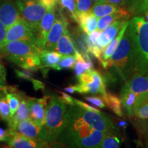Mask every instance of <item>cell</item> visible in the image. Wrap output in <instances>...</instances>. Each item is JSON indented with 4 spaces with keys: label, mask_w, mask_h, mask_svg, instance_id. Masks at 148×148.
<instances>
[{
    "label": "cell",
    "mask_w": 148,
    "mask_h": 148,
    "mask_svg": "<svg viewBox=\"0 0 148 148\" xmlns=\"http://www.w3.org/2000/svg\"><path fill=\"white\" fill-rule=\"evenodd\" d=\"M128 21H127L125 22L124 25L122 26L121 29L119 30V32H118V34H116V36L114 37L113 39L112 40V41L104 48V49H103L102 51V53H101V60H108V59L112 56V53H113L114 51H115L116 48L117 47L118 45H119L122 36H123V34H124L125 30H126L127 25H128Z\"/></svg>",
    "instance_id": "obj_27"
},
{
    "label": "cell",
    "mask_w": 148,
    "mask_h": 148,
    "mask_svg": "<svg viewBox=\"0 0 148 148\" xmlns=\"http://www.w3.org/2000/svg\"><path fill=\"white\" fill-rule=\"evenodd\" d=\"M7 28L4 26V25L0 21V44L2 41L3 38H4L5 34L6 33Z\"/></svg>",
    "instance_id": "obj_45"
},
{
    "label": "cell",
    "mask_w": 148,
    "mask_h": 148,
    "mask_svg": "<svg viewBox=\"0 0 148 148\" xmlns=\"http://www.w3.org/2000/svg\"><path fill=\"white\" fill-rule=\"evenodd\" d=\"M92 1H93V2L95 3V2H97L98 1H99V0H92Z\"/></svg>",
    "instance_id": "obj_52"
},
{
    "label": "cell",
    "mask_w": 148,
    "mask_h": 148,
    "mask_svg": "<svg viewBox=\"0 0 148 148\" xmlns=\"http://www.w3.org/2000/svg\"><path fill=\"white\" fill-rule=\"evenodd\" d=\"M147 75H148V71H147Z\"/></svg>",
    "instance_id": "obj_53"
},
{
    "label": "cell",
    "mask_w": 148,
    "mask_h": 148,
    "mask_svg": "<svg viewBox=\"0 0 148 148\" xmlns=\"http://www.w3.org/2000/svg\"><path fill=\"white\" fill-rule=\"evenodd\" d=\"M78 84L75 85L76 92L80 94L106 93V83L99 72L92 69L77 76Z\"/></svg>",
    "instance_id": "obj_6"
},
{
    "label": "cell",
    "mask_w": 148,
    "mask_h": 148,
    "mask_svg": "<svg viewBox=\"0 0 148 148\" xmlns=\"http://www.w3.org/2000/svg\"><path fill=\"white\" fill-rule=\"evenodd\" d=\"M7 143L9 147L12 148H41L49 145L45 141L32 139L18 133H14Z\"/></svg>",
    "instance_id": "obj_16"
},
{
    "label": "cell",
    "mask_w": 148,
    "mask_h": 148,
    "mask_svg": "<svg viewBox=\"0 0 148 148\" xmlns=\"http://www.w3.org/2000/svg\"><path fill=\"white\" fill-rule=\"evenodd\" d=\"M64 90H66L68 92H70V93H74L75 92H76L75 86H69L68 87L64 88Z\"/></svg>",
    "instance_id": "obj_48"
},
{
    "label": "cell",
    "mask_w": 148,
    "mask_h": 148,
    "mask_svg": "<svg viewBox=\"0 0 148 148\" xmlns=\"http://www.w3.org/2000/svg\"><path fill=\"white\" fill-rule=\"evenodd\" d=\"M84 99L99 108H104L106 107V104L103 102L102 98L99 96H86V97H84Z\"/></svg>",
    "instance_id": "obj_36"
},
{
    "label": "cell",
    "mask_w": 148,
    "mask_h": 148,
    "mask_svg": "<svg viewBox=\"0 0 148 148\" xmlns=\"http://www.w3.org/2000/svg\"><path fill=\"white\" fill-rule=\"evenodd\" d=\"M119 136V127L113 125L108 131H106V134L98 148L119 147L121 145V140Z\"/></svg>",
    "instance_id": "obj_25"
},
{
    "label": "cell",
    "mask_w": 148,
    "mask_h": 148,
    "mask_svg": "<svg viewBox=\"0 0 148 148\" xmlns=\"http://www.w3.org/2000/svg\"><path fill=\"white\" fill-rule=\"evenodd\" d=\"M77 106L79 114L84 121L94 129L102 132H106L114 125L113 122L109 118V116L102 112H96L88 111L80 108L78 106Z\"/></svg>",
    "instance_id": "obj_9"
},
{
    "label": "cell",
    "mask_w": 148,
    "mask_h": 148,
    "mask_svg": "<svg viewBox=\"0 0 148 148\" xmlns=\"http://www.w3.org/2000/svg\"><path fill=\"white\" fill-rule=\"evenodd\" d=\"M61 8L66 9L68 11L72 19L77 23V13L76 5L74 0H59Z\"/></svg>",
    "instance_id": "obj_33"
},
{
    "label": "cell",
    "mask_w": 148,
    "mask_h": 148,
    "mask_svg": "<svg viewBox=\"0 0 148 148\" xmlns=\"http://www.w3.org/2000/svg\"><path fill=\"white\" fill-rule=\"evenodd\" d=\"M62 56V54L55 50L42 49L40 53V69L51 68V69H56Z\"/></svg>",
    "instance_id": "obj_22"
},
{
    "label": "cell",
    "mask_w": 148,
    "mask_h": 148,
    "mask_svg": "<svg viewBox=\"0 0 148 148\" xmlns=\"http://www.w3.org/2000/svg\"><path fill=\"white\" fill-rule=\"evenodd\" d=\"M42 49L34 42L28 40H14L0 46V56L10 62L16 59L24 58L32 53H40Z\"/></svg>",
    "instance_id": "obj_7"
},
{
    "label": "cell",
    "mask_w": 148,
    "mask_h": 148,
    "mask_svg": "<svg viewBox=\"0 0 148 148\" xmlns=\"http://www.w3.org/2000/svg\"><path fill=\"white\" fill-rule=\"evenodd\" d=\"M135 0H125V2H126V8H127L128 7L130 6L134 2Z\"/></svg>",
    "instance_id": "obj_51"
},
{
    "label": "cell",
    "mask_w": 148,
    "mask_h": 148,
    "mask_svg": "<svg viewBox=\"0 0 148 148\" xmlns=\"http://www.w3.org/2000/svg\"><path fill=\"white\" fill-rule=\"evenodd\" d=\"M134 117L148 119V92L140 93L136 96L133 105Z\"/></svg>",
    "instance_id": "obj_24"
},
{
    "label": "cell",
    "mask_w": 148,
    "mask_h": 148,
    "mask_svg": "<svg viewBox=\"0 0 148 148\" xmlns=\"http://www.w3.org/2000/svg\"><path fill=\"white\" fill-rule=\"evenodd\" d=\"M97 21L98 18L90 11L77 12V23L79 24V28L86 34L88 35L90 32L97 29Z\"/></svg>",
    "instance_id": "obj_19"
},
{
    "label": "cell",
    "mask_w": 148,
    "mask_h": 148,
    "mask_svg": "<svg viewBox=\"0 0 148 148\" xmlns=\"http://www.w3.org/2000/svg\"><path fill=\"white\" fill-rule=\"evenodd\" d=\"M76 49L77 48L74 42L72 34L66 27L57 42L54 50L62 56H66L74 55Z\"/></svg>",
    "instance_id": "obj_18"
},
{
    "label": "cell",
    "mask_w": 148,
    "mask_h": 148,
    "mask_svg": "<svg viewBox=\"0 0 148 148\" xmlns=\"http://www.w3.org/2000/svg\"><path fill=\"white\" fill-rule=\"evenodd\" d=\"M28 40L36 44V35L29 23L23 18H19L6 30L0 46L14 40Z\"/></svg>",
    "instance_id": "obj_8"
},
{
    "label": "cell",
    "mask_w": 148,
    "mask_h": 148,
    "mask_svg": "<svg viewBox=\"0 0 148 148\" xmlns=\"http://www.w3.org/2000/svg\"><path fill=\"white\" fill-rule=\"evenodd\" d=\"M127 9L131 15H141L144 12L148 11V0H135Z\"/></svg>",
    "instance_id": "obj_31"
},
{
    "label": "cell",
    "mask_w": 148,
    "mask_h": 148,
    "mask_svg": "<svg viewBox=\"0 0 148 148\" xmlns=\"http://www.w3.org/2000/svg\"><path fill=\"white\" fill-rule=\"evenodd\" d=\"M56 16V8L48 9L40 22L36 34V45L42 50L45 47L48 34L54 22Z\"/></svg>",
    "instance_id": "obj_14"
},
{
    "label": "cell",
    "mask_w": 148,
    "mask_h": 148,
    "mask_svg": "<svg viewBox=\"0 0 148 148\" xmlns=\"http://www.w3.org/2000/svg\"><path fill=\"white\" fill-rule=\"evenodd\" d=\"M127 126V123L125 121H121L118 123V127H121L122 129H125Z\"/></svg>",
    "instance_id": "obj_49"
},
{
    "label": "cell",
    "mask_w": 148,
    "mask_h": 148,
    "mask_svg": "<svg viewBox=\"0 0 148 148\" xmlns=\"http://www.w3.org/2000/svg\"><path fill=\"white\" fill-rule=\"evenodd\" d=\"M68 26V21L66 18L59 12L58 16H56V18L51 26L47 40L43 49L46 50H54L56 45L60 37L63 34L64 29Z\"/></svg>",
    "instance_id": "obj_13"
},
{
    "label": "cell",
    "mask_w": 148,
    "mask_h": 148,
    "mask_svg": "<svg viewBox=\"0 0 148 148\" xmlns=\"http://www.w3.org/2000/svg\"><path fill=\"white\" fill-rule=\"evenodd\" d=\"M58 92L60 94V96H59V97H60V99H62L64 103H65L66 104L69 105V106L75 105V103H74V98L72 97L71 96L62 91H58Z\"/></svg>",
    "instance_id": "obj_39"
},
{
    "label": "cell",
    "mask_w": 148,
    "mask_h": 148,
    "mask_svg": "<svg viewBox=\"0 0 148 148\" xmlns=\"http://www.w3.org/2000/svg\"><path fill=\"white\" fill-rule=\"evenodd\" d=\"M135 128L137 131L140 138L143 141L146 147H148V119H140L136 118L134 121Z\"/></svg>",
    "instance_id": "obj_30"
},
{
    "label": "cell",
    "mask_w": 148,
    "mask_h": 148,
    "mask_svg": "<svg viewBox=\"0 0 148 148\" xmlns=\"http://www.w3.org/2000/svg\"><path fill=\"white\" fill-rule=\"evenodd\" d=\"M27 119H29V110L28 103H27V97L24 96L20 101L19 106H18L16 112L10 118V121L8 122V128L13 129L19 122Z\"/></svg>",
    "instance_id": "obj_21"
},
{
    "label": "cell",
    "mask_w": 148,
    "mask_h": 148,
    "mask_svg": "<svg viewBox=\"0 0 148 148\" xmlns=\"http://www.w3.org/2000/svg\"><path fill=\"white\" fill-rule=\"evenodd\" d=\"M74 56H75L76 61H75V64L73 69L74 71H75V75L77 77L85 71L93 69V65L87 63L85 61L83 55L77 49L75 50Z\"/></svg>",
    "instance_id": "obj_29"
},
{
    "label": "cell",
    "mask_w": 148,
    "mask_h": 148,
    "mask_svg": "<svg viewBox=\"0 0 148 148\" xmlns=\"http://www.w3.org/2000/svg\"><path fill=\"white\" fill-rule=\"evenodd\" d=\"M5 80L0 77V98L5 96Z\"/></svg>",
    "instance_id": "obj_47"
},
{
    "label": "cell",
    "mask_w": 148,
    "mask_h": 148,
    "mask_svg": "<svg viewBox=\"0 0 148 148\" xmlns=\"http://www.w3.org/2000/svg\"><path fill=\"white\" fill-rule=\"evenodd\" d=\"M0 118L7 123L11 118L10 107L5 96L0 98Z\"/></svg>",
    "instance_id": "obj_34"
},
{
    "label": "cell",
    "mask_w": 148,
    "mask_h": 148,
    "mask_svg": "<svg viewBox=\"0 0 148 148\" xmlns=\"http://www.w3.org/2000/svg\"><path fill=\"white\" fill-rule=\"evenodd\" d=\"M101 98L106 104V106H108L114 114L120 117L123 116L121 100L117 96L111 92H106V93L101 95Z\"/></svg>",
    "instance_id": "obj_28"
},
{
    "label": "cell",
    "mask_w": 148,
    "mask_h": 148,
    "mask_svg": "<svg viewBox=\"0 0 148 148\" xmlns=\"http://www.w3.org/2000/svg\"><path fill=\"white\" fill-rule=\"evenodd\" d=\"M75 61L76 60H75V57L74 55L62 56L56 70L60 71L62 69H73L75 64Z\"/></svg>",
    "instance_id": "obj_32"
},
{
    "label": "cell",
    "mask_w": 148,
    "mask_h": 148,
    "mask_svg": "<svg viewBox=\"0 0 148 148\" xmlns=\"http://www.w3.org/2000/svg\"><path fill=\"white\" fill-rule=\"evenodd\" d=\"M103 1H106L107 2L112 3V4L116 5L120 7H126L125 0H103Z\"/></svg>",
    "instance_id": "obj_44"
},
{
    "label": "cell",
    "mask_w": 148,
    "mask_h": 148,
    "mask_svg": "<svg viewBox=\"0 0 148 148\" xmlns=\"http://www.w3.org/2000/svg\"><path fill=\"white\" fill-rule=\"evenodd\" d=\"M108 63L110 73L123 82L135 73L134 49L127 27Z\"/></svg>",
    "instance_id": "obj_2"
},
{
    "label": "cell",
    "mask_w": 148,
    "mask_h": 148,
    "mask_svg": "<svg viewBox=\"0 0 148 148\" xmlns=\"http://www.w3.org/2000/svg\"><path fill=\"white\" fill-rule=\"evenodd\" d=\"M49 98V97L48 96H44L42 98L27 97L29 119L41 126H42L45 123L47 100Z\"/></svg>",
    "instance_id": "obj_12"
},
{
    "label": "cell",
    "mask_w": 148,
    "mask_h": 148,
    "mask_svg": "<svg viewBox=\"0 0 148 148\" xmlns=\"http://www.w3.org/2000/svg\"><path fill=\"white\" fill-rule=\"evenodd\" d=\"M141 16L144 18L145 21L147 22V23H148V11H145V12H144L143 13L141 14Z\"/></svg>",
    "instance_id": "obj_50"
},
{
    "label": "cell",
    "mask_w": 148,
    "mask_h": 148,
    "mask_svg": "<svg viewBox=\"0 0 148 148\" xmlns=\"http://www.w3.org/2000/svg\"><path fill=\"white\" fill-rule=\"evenodd\" d=\"M66 110V103L62 101L60 97L54 96L51 98L47 104L43 125L45 140L49 145L55 143L60 134Z\"/></svg>",
    "instance_id": "obj_4"
},
{
    "label": "cell",
    "mask_w": 148,
    "mask_h": 148,
    "mask_svg": "<svg viewBox=\"0 0 148 148\" xmlns=\"http://www.w3.org/2000/svg\"><path fill=\"white\" fill-rule=\"evenodd\" d=\"M126 7H120L103 0H99L93 3L90 12L99 18L107 14L121 12Z\"/></svg>",
    "instance_id": "obj_20"
},
{
    "label": "cell",
    "mask_w": 148,
    "mask_h": 148,
    "mask_svg": "<svg viewBox=\"0 0 148 148\" xmlns=\"http://www.w3.org/2000/svg\"><path fill=\"white\" fill-rule=\"evenodd\" d=\"M106 132L90 126L79 114L76 105L66 108L64 123L55 143L69 147L98 148Z\"/></svg>",
    "instance_id": "obj_1"
},
{
    "label": "cell",
    "mask_w": 148,
    "mask_h": 148,
    "mask_svg": "<svg viewBox=\"0 0 148 148\" xmlns=\"http://www.w3.org/2000/svg\"><path fill=\"white\" fill-rule=\"evenodd\" d=\"M0 77L4 80L6 79V70L1 60H0Z\"/></svg>",
    "instance_id": "obj_46"
},
{
    "label": "cell",
    "mask_w": 148,
    "mask_h": 148,
    "mask_svg": "<svg viewBox=\"0 0 148 148\" xmlns=\"http://www.w3.org/2000/svg\"><path fill=\"white\" fill-rule=\"evenodd\" d=\"M15 73L16 76L19 78L27 79V80L30 81L33 78V73L32 71L25 69L24 71H19V70H15Z\"/></svg>",
    "instance_id": "obj_37"
},
{
    "label": "cell",
    "mask_w": 148,
    "mask_h": 148,
    "mask_svg": "<svg viewBox=\"0 0 148 148\" xmlns=\"http://www.w3.org/2000/svg\"><path fill=\"white\" fill-rule=\"evenodd\" d=\"M39 1L48 10V9L56 8L59 0H39Z\"/></svg>",
    "instance_id": "obj_41"
},
{
    "label": "cell",
    "mask_w": 148,
    "mask_h": 148,
    "mask_svg": "<svg viewBox=\"0 0 148 148\" xmlns=\"http://www.w3.org/2000/svg\"><path fill=\"white\" fill-rule=\"evenodd\" d=\"M136 94L130 90H127L125 87H122L120 91V100L123 109L125 111V113L130 118L134 117L133 112V105L136 97Z\"/></svg>",
    "instance_id": "obj_26"
},
{
    "label": "cell",
    "mask_w": 148,
    "mask_h": 148,
    "mask_svg": "<svg viewBox=\"0 0 148 148\" xmlns=\"http://www.w3.org/2000/svg\"><path fill=\"white\" fill-rule=\"evenodd\" d=\"M74 103H75V105H76V106H78L80 107V108L84 109V110H86L92 111V112H101L99 109L95 108L94 106H90V105H88L87 103L83 102V101L77 100L76 99H74Z\"/></svg>",
    "instance_id": "obj_38"
},
{
    "label": "cell",
    "mask_w": 148,
    "mask_h": 148,
    "mask_svg": "<svg viewBox=\"0 0 148 148\" xmlns=\"http://www.w3.org/2000/svg\"><path fill=\"white\" fill-rule=\"evenodd\" d=\"M30 81L32 82L33 85H34V89L36 90L38 89H44L45 88V85H44L43 83L38 80V79L32 78Z\"/></svg>",
    "instance_id": "obj_43"
},
{
    "label": "cell",
    "mask_w": 148,
    "mask_h": 148,
    "mask_svg": "<svg viewBox=\"0 0 148 148\" xmlns=\"http://www.w3.org/2000/svg\"><path fill=\"white\" fill-rule=\"evenodd\" d=\"M126 21V20H117L101 31L97 40V45L101 50L103 51L104 48L112 41Z\"/></svg>",
    "instance_id": "obj_17"
},
{
    "label": "cell",
    "mask_w": 148,
    "mask_h": 148,
    "mask_svg": "<svg viewBox=\"0 0 148 148\" xmlns=\"http://www.w3.org/2000/svg\"><path fill=\"white\" fill-rule=\"evenodd\" d=\"M15 2L21 17L29 23L36 35L40 22L47 8L39 0H15Z\"/></svg>",
    "instance_id": "obj_5"
},
{
    "label": "cell",
    "mask_w": 148,
    "mask_h": 148,
    "mask_svg": "<svg viewBox=\"0 0 148 148\" xmlns=\"http://www.w3.org/2000/svg\"><path fill=\"white\" fill-rule=\"evenodd\" d=\"M11 136L9 129L5 130L0 127V142H8Z\"/></svg>",
    "instance_id": "obj_40"
},
{
    "label": "cell",
    "mask_w": 148,
    "mask_h": 148,
    "mask_svg": "<svg viewBox=\"0 0 148 148\" xmlns=\"http://www.w3.org/2000/svg\"><path fill=\"white\" fill-rule=\"evenodd\" d=\"M76 5L77 11L79 12L90 11L93 5L92 0H74Z\"/></svg>",
    "instance_id": "obj_35"
},
{
    "label": "cell",
    "mask_w": 148,
    "mask_h": 148,
    "mask_svg": "<svg viewBox=\"0 0 148 148\" xmlns=\"http://www.w3.org/2000/svg\"><path fill=\"white\" fill-rule=\"evenodd\" d=\"M134 53L135 72L146 74L148 71V23L141 15H136L127 25Z\"/></svg>",
    "instance_id": "obj_3"
},
{
    "label": "cell",
    "mask_w": 148,
    "mask_h": 148,
    "mask_svg": "<svg viewBox=\"0 0 148 148\" xmlns=\"http://www.w3.org/2000/svg\"><path fill=\"white\" fill-rule=\"evenodd\" d=\"M42 126L38 125L32 119H27L19 122L13 129H8L11 135L14 133H18L32 139L45 141Z\"/></svg>",
    "instance_id": "obj_10"
},
{
    "label": "cell",
    "mask_w": 148,
    "mask_h": 148,
    "mask_svg": "<svg viewBox=\"0 0 148 148\" xmlns=\"http://www.w3.org/2000/svg\"><path fill=\"white\" fill-rule=\"evenodd\" d=\"M100 33L101 32L99 30H94L92 31L88 35V38H89V39L90 41H91L92 43L93 44H96V45H97V40H98V38H99V35H100Z\"/></svg>",
    "instance_id": "obj_42"
},
{
    "label": "cell",
    "mask_w": 148,
    "mask_h": 148,
    "mask_svg": "<svg viewBox=\"0 0 148 148\" xmlns=\"http://www.w3.org/2000/svg\"><path fill=\"white\" fill-rule=\"evenodd\" d=\"M131 14L127 10V8L124 10L119 12H114V13L109 14L98 18L97 29L100 32L103 30L109 25L112 23L113 22L117 21V20H126L128 21L129 18L130 17Z\"/></svg>",
    "instance_id": "obj_23"
},
{
    "label": "cell",
    "mask_w": 148,
    "mask_h": 148,
    "mask_svg": "<svg viewBox=\"0 0 148 148\" xmlns=\"http://www.w3.org/2000/svg\"><path fill=\"white\" fill-rule=\"evenodd\" d=\"M21 18L15 0H0V21L7 29Z\"/></svg>",
    "instance_id": "obj_11"
},
{
    "label": "cell",
    "mask_w": 148,
    "mask_h": 148,
    "mask_svg": "<svg viewBox=\"0 0 148 148\" xmlns=\"http://www.w3.org/2000/svg\"><path fill=\"white\" fill-rule=\"evenodd\" d=\"M123 86L136 95L148 92V75L135 72L125 81Z\"/></svg>",
    "instance_id": "obj_15"
}]
</instances>
